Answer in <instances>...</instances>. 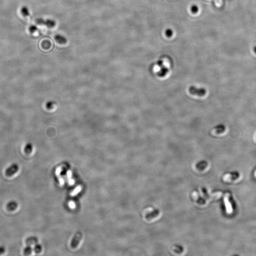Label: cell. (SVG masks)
Here are the masks:
<instances>
[{
  "mask_svg": "<svg viewBox=\"0 0 256 256\" xmlns=\"http://www.w3.org/2000/svg\"><path fill=\"white\" fill-rule=\"evenodd\" d=\"M36 22L38 24L43 25L48 28H53L56 25V22L53 19H44L39 18L36 19Z\"/></svg>",
  "mask_w": 256,
  "mask_h": 256,
  "instance_id": "1",
  "label": "cell"
},
{
  "mask_svg": "<svg viewBox=\"0 0 256 256\" xmlns=\"http://www.w3.org/2000/svg\"><path fill=\"white\" fill-rule=\"evenodd\" d=\"M189 91L191 94L199 96H204L206 94V89L204 88H198L194 86H191L189 87Z\"/></svg>",
  "mask_w": 256,
  "mask_h": 256,
  "instance_id": "2",
  "label": "cell"
},
{
  "mask_svg": "<svg viewBox=\"0 0 256 256\" xmlns=\"http://www.w3.org/2000/svg\"><path fill=\"white\" fill-rule=\"evenodd\" d=\"M19 170V166L17 164H13L10 166L5 171V174L8 177H11Z\"/></svg>",
  "mask_w": 256,
  "mask_h": 256,
  "instance_id": "3",
  "label": "cell"
},
{
  "mask_svg": "<svg viewBox=\"0 0 256 256\" xmlns=\"http://www.w3.org/2000/svg\"><path fill=\"white\" fill-rule=\"evenodd\" d=\"M158 66L159 67H160V71L158 73V75L159 76L161 77H164L166 75V74H167L169 72V69L167 67H166L163 64V61L162 60H159L158 62Z\"/></svg>",
  "mask_w": 256,
  "mask_h": 256,
  "instance_id": "4",
  "label": "cell"
},
{
  "mask_svg": "<svg viewBox=\"0 0 256 256\" xmlns=\"http://www.w3.org/2000/svg\"><path fill=\"white\" fill-rule=\"evenodd\" d=\"M82 239V234L80 232H77L75 234V237L73 238L72 241L71 246L73 249L77 248L78 244L79 243L80 241Z\"/></svg>",
  "mask_w": 256,
  "mask_h": 256,
  "instance_id": "5",
  "label": "cell"
},
{
  "mask_svg": "<svg viewBox=\"0 0 256 256\" xmlns=\"http://www.w3.org/2000/svg\"><path fill=\"white\" fill-rule=\"evenodd\" d=\"M6 207H7V209L9 211H13L16 209L17 207H18V204H17L16 202L14 201H12L9 202L7 204Z\"/></svg>",
  "mask_w": 256,
  "mask_h": 256,
  "instance_id": "6",
  "label": "cell"
},
{
  "mask_svg": "<svg viewBox=\"0 0 256 256\" xmlns=\"http://www.w3.org/2000/svg\"><path fill=\"white\" fill-rule=\"evenodd\" d=\"M55 39L56 41L59 44H66L67 42V40L66 37L61 35L58 34L56 35L55 37Z\"/></svg>",
  "mask_w": 256,
  "mask_h": 256,
  "instance_id": "7",
  "label": "cell"
},
{
  "mask_svg": "<svg viewBox=\"0 0 256 256\" xmlns=\"http://www.w3.org/2000/svg\"><path fill=\"white\" fill-rule=\"evenodd\" d=\"M229 196H230V195L229 194H226L225 197V204H226L227 212L228 213H231L232 212V207L231 204L229 202Z\"/></svg>",
  "mask_w": 256,
  "mask_h": 256,
  "instance_id": "8",
  "label": "cell"
},
{
  "mask_svg": "<svg viewBox=\"0 0 256 256\" xmlns=\"http://www.w3.org/2000/svg\"><path fill=\"white\" fill-rule=\"evenodd\" d=\"M26 243L28 245H36L38 243V239L35 237H29L26 240Z\"/></svg>",
  "mask_w": 256,
  "mask_h": 256,
  "instance_id": "9",
  "label": "cell"
},
{
  "mask_svg": "<svg viewBox=\"0 0 256 256\" xmlns=\"http://www.w3.org/2000/svg\"><path fill=\"white\" fill-rule=\"evenodd\" d=\"M32 150H33L32 144L30 142L27 143L24 147L25 152L28 154H30L32 153Z\"/></svg>",
  "mask_w": 256,
  "mask_h": 256,
  "instance_id": "10",
  "label": "cell"
},
{
  "mask_svg": "<svg viewBox=\"0 0 256 256\" xmlns=\"http://www.w3.org/2000/svg\"><path fill=\"white\" fill-rule=\"evenodd\" d=\"M238 175H236L235 174H234V175L227 174L226 175H225L223 179L224 180V181L230 182V181H232V180L237 179L238 178Z\"/></svg>",
  "mask_w": 256,
  "mask_h": 256,
  "instance_id": "11",
  "label": "cell"
},
{
  "mask_svg": "<svg viewBox=\"0 0 256 256\" xmlns=\"http://www.w3.org/2000/svg\"><path fill=\"white\" fill-rule=\"evenodd\" d=\"M214 129H215V132L217 134H220L224 132L225 127L224 125L219 124L215 127Z\"/></svg>",
  "mask_w": 256,
  "mask_h": 256,
  "instance_id": "12",
  "label": "cell"
},
{
  "mask_svg": "<svg viewBox=\"0 0 256 256\" xmlns=\"http://www.w3.org/2000/svg\"><path fill=\"white\" fill-rule=\"evenodd\" d=\"M21 13L24 16L27 17L30 15L29 9L26 6H24L21 9Z\"/></svg>",
  "mask_w": 256,
  "mask_h": 256,
  "instance_id": "13",
  "label": "cell"
},
{
  "mask_svg": "<svg viewBox=\"0 0 256 256\" xmlns=\"http://www.w3.org/2000/svg\"><path fill=\"white\" fill-rule=\"evenodd\" d=\"M32 252V249L30 245H28L24 249V253L25 255H30Z\"/></svg>",
  "mask_w": 256,
  "mask_h": 256,
  "instance_id": "14",
  "label": "cell"
},
{
  "mask_svg": "<svg viewBox=\"0 0 256 256\" xmlns=\"http://www.w3.org/2000/svg\"><path fill=\"white\" fill-rule=\"evenodd\" d=\"M42 251V247L40 244H36L34 248V251L36 253H40Z\"/></svg>",
  "mask_w": 256,
  "mask_h": 256,
  "instance_id": "15",
  "label": "cell"
},
{
  "mask_svg": "<svg viewBox=\"0 0 256 256\" xmlns=\"http://www.w3.org/2000/svg\"><path fill=\"white\" fill-rule=\"evenodd\" d=\"M38 28L36 25H32L29 27V32H30V33H34L35 32H36L38 30Z\"/></svg>",
  "mask_w": 256,
  "mask_h": 256,
  "instance_id": "16",
  "label": "cell"
},
{
  "mask_svg": "<svg viewBox=\"0 0 256 256\" xmlns=\"http://www.w3.org/2000/svg\"><path fill=\"white\" fill-rule=\"evenodd\" d=\"M165 34H166V36L168 38H170L172 37L173 34L172 30H171V29H167L166 32H165Z\"/></svg>",
  "mask_w": 256,
  "mask_h": 256,
  "instance_id": "17",
  "label": "cell"
},
{
  "mask_svg": "<svg viewBox=\"0 0 256 256\" xmlns=\"http://www.w3.org/2000/svg\"><path fill=\"white\" fill-rule=\"evenodd\" d=\"M191 10L193 13H197V12L199 11V8L197 5H192V7L191 8Z\"/></svg>",
  "mask_w": 256,
  "mask_h": 256,
  "instance_id": "18",
  "label": "cell"
},
{
  "mask_svg": "<svg viewBox=\"0 0 256 256\" xmlns=\"http://www.w3.org/2000/svg\"><path fill=\"white\" fill-rule=\"evenodd\" d=\"M53 105L54 103L53 101H49L47 103V104H46V107H47V109H48L50 110V109H52V108H53Z\"/></svg>",
  "mask_w": 256,
  "mask_h": 256,
  "instance_id": "19",
  "label": "cell"
},
{
  "mask_svg": "<svg viewBox=\"0 0 256 256\" xmlns=\"http://www.w3.org/2000/svg\"><path fill=\"white\" fill-rule=\"evenodd\" d=\"M5 248L3 246L0 247V255H1L3 253L5 252Z\"/></svg>",
  "mask_w": 256,
  "mask_h": 256,
  "instance_id": "20",
  "label": "cell"
},
{
  "mask_svg": "<svg viewBox=\"0 0 256 256\" xmlns=\"http://www.w3.org/2000/svg\"><path fill=\"white\" fill-rule=\"evenodd\" d=\"M254 52L256 54V46L254 48Z\"/></svg>",
  "mask_w": 256,
  "mask_h": 256,
  "instance_id": "21",
  "label": "cell"
},
{
  "mask_svg": "<svg viewBox=\"0 0 256 256\" xmlns=\"http://www.w3.org/2000/svg\"><path fill=\"white\" fill-rule=\"evenodd\" d=\"M254 175H255V177H256V171H255V174H254Z\"/></svg>",
  "mask_w": 256,
  "mask_h": 256,
  "instance_id": "22",
  "label": "cell"
}]
</instances>
